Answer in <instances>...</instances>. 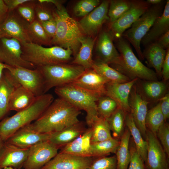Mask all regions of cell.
I'll list each match as a JSON object with an SVG mask.
<instances>
[{"label":"cell","instance_id":"obj_1","mask_svg":"<svg viewBox=\"0 0 169 169\" xmlns=\"http://www.w3.org/2000/svg\"><path fill=\"white\" fill-rule=\"evenodd\" d=\"M80 113L77 108L59 97L54 100L41 115L31 124L37 132L52 134L79 121L78 117Z\"/></svg>","mask_w":169,"mask_h":169},{"label":"cell","instance_id":"obj_2","mask_svg":"<svg viewBox=\"0 0 169 169\" xmlns=\"http://www.w3.org/2000/svg\"><path fill=\"white\" fill-rule=\"evenodd\" d=\"M54 100L53 95L44 94L37 97L29 106L0 121V136L5 142L21 128L37 120Z\"/></svg>","mask_w":169,"mask_h":169},{"label":"cell","instance_id":"obj_3","mask_svg":"<svg viewBox=\"0 0 169 169\" xmlns=\"http://www.w3.org/2000/svg\"><path fill=\"white\" fill-rule=\"evenodd\" d=\"M53 15L56 23V30L51 44L70 49L75 57L80 46V40L83 37L78 23L69 16L62 5L53 12Z\"/></svg>","mask_w":169,"mask_h":169},{"label":"cell","instance_id":"obj_4","mask_svg":"<svg viewBox=\"0 0 169 169\" xmlns=\"http://www.w3.org/2000/svg\"><path fill=\"white\" fill-rule=\"evenodd\" d=\"M115 40L120 58L117 64L111 65L112 68L131 80L137 78L146 81H158L156 72L137 58L127 41L122 37Z\"/></svg>","mask_w":169,"mask_h":169},{"label":"cell","instance_id":"obj_5","mask_svg":"<svg viewBox=\"0 0 169 169\" xmlns=\"http://www.w3.org/2000/svg\"><path fill=\"white\" fill-rule=\"evenodd\" d=\"M20 43L22 58L36 68L66 63L71 59L73 54L70 49H65L57 46L45 47L32 42Z\"/></svg>","mask_w":169,"mask_h":169},{"label":"cell","instance_id":"obj_6","mask_svg":"<svg viewBox=\"0 0 169 169\" xmlns=\"http://www.w3.org/2000/svg\"><path fill=\"white\" fill-rule=\"evenodd\" d=\"M55 92L63 99L86 113V122L89 127L98 116L97 103L101 96L76 87L71 84L55 88Z\"/></svg>","mask_w":169,"mask_h":169},{"label":"cell","instance_id":"obj_7","mask_svg":"<svg viewBox=\"0 0 169 169\" xmlns=\"http://www.w3.org/2000/svg\"><path fill=\"white\" fill-rule=\"evenodd\" d=\"M163 1L159 4L151 5L122 34V37L133 46L141 60H144L141 48V41L149 31L155 21L162 14L164 9Z\"/></svg>","mask_w":169,"mask_h":169},{"label":"cell","instance_id":"obj_8","mask_svg":"<svg viewBox=\"0 0 169 169\" xmlns=\"http://www.w3.org/2000/svg\"><path fill=\"white\" fill-rule=\"evenodd\" d=\"M38 68L44 81V94L54 87L72 83L84 71L82 66L66 63L43 66Z\"/></svg>","mask_w":169,"mask_h":169},{"label":"cell","instance_id":"obj_9","mask_svg":"<svg viewBox=\"0 0 169 169\" xmlns=\"http://www.w3.org/2000/svg\"><path fill=\"white\" fill-rule=\"evenodd\" d=\"M5 65L7 69L18 84L32 92L36 97L44 94V81L38 68L31 69Z\"/></svg>","mask_w":169,"mask_h":169},{"label":"cell","instance_id":"obj_10","mask_svg":"<svg viewBox=\"0 0 169 169\" xmlns=\"http://www.w3.org/2000/svg\"><path fill=\"white\" fill-rule=\"evenodd\" d=\"M20 43L14 38H0V62L13 67H22L34 69L37 68L22 58Z\"/></svg>","mask_w":169,"mask_h":169},{"label":"cell","instance_id":"obj_11","mask_svg":"<svg viewBox=\"0 0 169 169\" xmlns=\"http://www.w3.org/2000/svg\"><path fill=\"white\" fill-rule=\"evenodd\" d=\"M14 11L9 12L0 23V38H14L20 43L31 42L28 31L29 23Z\"/></svg>","mask_w":169,"mask_h":169},{"label":"cell","instance_id":"obj_12","mask_svg":"<svg viewBox=\"0 0 169 169\" xmlns=\"http://www.w3.org/2000/svg\"><path fill=\"white\" fill-rule=\"evenodd\" d=\"M58 149L49 140L35 144L29 148L23 167L24 169H41L58 153Z\"/></svg>","mask_w":169,"mask_h":169},{"label":"cell","instance_id":"obj_13","mask_svg":"<svg viewBox=\"0 0 169 169\" xmlns=\"http://www.w3.org/2000/svg\"><path fill=\"white\" fill-rule=\"evenodd\" d=\"M151 5L144 0H132L129 9L119 19L110 25V29L112 33L114 39L122 37L123 33Z\"/></svg>","mask_w":169,"mask_h":169},{"label":"cell","instance_id":"obj_14","mask_svg":"<svg viewBox=\"0 0 169 169\" xmlns=\"http://www.w3.org/2000/svg\"><path fill=\"white\" fill-rule=\"evenodd\" d=\"M110 1L104 0L78 23L84 32L89 35H95L109 18L108 15Z\"/></svg>","mask_w":169,"mask_h":169},{"label":"cell","instance_id":"obj_15","mask_svg":"<svg viewBox=\"0 0 169 169\" xmlns=\"http://www.w3.org/2000/svg\"><path fill=\"white\" fill-rule=\"evenodd\" d=\"M147 149L146 162L148 169H169L166 154L156 135L147 130Z\"/></svg>","mask_w":169,"mask_h":169},{"label":"cell","instance_id":"obj_16","mask_svg":"<svg viewBox=\"0 0 169 169\" xmlns=\"http://www.w3.org/2000/svg\"><path fill=\"white\" fill-rule=\"evenodd\" d=\"M114 36L110 29L101 31L98 38L96 51L97 60L111 65L117 64L120 55L113 43Z\"/></svg>","mask_w":169,"mask_h":169},{"label":"cell","instance_id":"obj_17","mask_svg":"<svg viewBox=\"0 0 169 169\" xmlns=\"http://www.w3.org/2000/svg\"><path fill=\"white\" fill-rule=\"evenodd\" d=\"M130 113L144 139H146L147 128L145 119L148 111V101L144 99L138 92L135 85L131 90L129 99Z\"/></svg>","mask_w":169,"mask_h":169},{"label":"cell","instance_id":"obj_18","mask_svg":"<svg viewBox=\"0 0 169 169\" xmlns=\"http://www.w3.org/2000/svg\"><path fill=\"white\" fill-rule=\"evenodd\" d=\"M93 157L59 152L41 169H85L93 161Z\"/></svg>","mask_w":169,"mask_h":169},{"label":"cell","instance_id":"obj_19","mask_svg":"<svg viewBox=\"0 0 169 169\" xmlns=\"http://www.w3.org/2000/svg\"><path fill=\"white\" fill-rule=\"evenodd\" d=\"M51 134L37 132L31 123L18 130L5 142L21 148H29L40 142L49 140Z\"/></svg>","mask_w":169,"mask_h":169},{"label":"cell","instance_id":"obj_20","mask_svg":"<svg viewBox=\"0 0 169 169\" xmlns=\"http://www.w3.org/2000/svg\"><path fill=\"white\" fill-rule=\"evenodd\" d=\"M138 80L137 78H136L121 83L108 82L105 85V95L114 100L118 107L122 109L125 113H130L129 95L132 88Z\"/></svg>","mask_w":169,"mask_h":169},{"label":"cell","instance_id":"obj_21","mask_svg":"<svg viewBox=\"0 0 169 169\" xmlns=\"http://www.w3.org/2000/svg\"><path fill=\"white\" fill-rule=\"evenodd\" d=\"M106 79L92 68L85 69L83 73L72 83L74 86L100 96L105 95Z\"/></svg>","mask_w":169,"mask_h":169},{"label":"cell","instance_id":"obj_22","mask_svg":"<svg viewBox=\"0 0 169 169\" xmlns=\"http://www.w3.org/2000/svg\"><path fill=\"white\" fill-rule=\"evenodd\" d=\"M29 151V148H21L4 142L0 153V169L8 166L20 169L26 160Z\"/></svg>","mask_w":169,"mask_h":169},{"label":"cell","instance_id":"obj_23","mask_svg":"<svg viewBox=\"0 0 169 169\" xmlns=\"http://www.w3.org/2000/svg\"><path fill=\"white\" fill-rule=\"evenodd\" d=\"M6 70L0 80V121L9 111V104L11 95L15 89L20 85Z\"/></svg>","mask_w":169,"mask_h":169},{"label":"cell","instance_id":"obj_24","mask_svg":"<svg viewBox=\"0 0 169 169\" xmlns=\"http://www.w3.org/2000/svg\"><path fill=\"white\" fill-rule=\"evenodd\" d=\"M169 30V0H167L162 14L154 22L150 29L142 39L144 47L154 42Z\"/></svg>","mask_w":169,"mask_h":169},{"label":"cell","instance_id":"obj_25","mask_svg":"<svg viewBox=\"0 0 169 169\" xmlns=\"http://www.w3.org/2000/svg\"><path fill=\"white\" fill-rule=\"evenodd\" d=\"M91 136V129L89 127L81 135L64 146L60 152L77 156L91 157L90 153Z\"/></svg>","mask_w":169,"mask_h":169},{"label":"cell","instance_id":"obj_26","mask_svg":"<svg viewBox=\"0 0 169 169\" xmlns=\"http://www.w3.org/2000/svg\"><path fill=\"white\" fill-rule=\"evenodd\" d=\"M86 130L84 125L79 121L60 131L51 134L49 141L59 148L74 140Z\"/></svg>","mask_w":169,"mask_h":169},{"label":"cell","instance_id":"obj_27","mask_svg":"<svg viewBox=\"0 0 169 169\" xmlns=\"http://www.w3.org/2000/svg\"><path fill=\"white\" fill-rule=\"evenodd\" d=\"M145 47L142 52L144 59H146L150 67L154 69L157 76H161L162 68L166 49L162 48L156 42L151 43Z\"/></svg>","mask_w":169,"mask_h":169},{"label":"cell","instance_id":"obj_28","mask_svg":"<svg viewBox=\"0 0 169 169\" xmlns=\"http://www.w3.org/2000/svg\"><path fill=\"white\" fill-rule=\"evenodd\" d=\"M95 40L89 37H83L80 40V46L78 53L71 64L81 66L85 69L92 68L94 60L92 52Z\"/></svg>","mask_w":169,"mask_h":169},{"label":"cell","instance_id":"obj_29","mask_svg":"<svg viewBox=\"0 0 169 169\" xmlns=\"http://www.w3.org/2000/svg\"><path fill=\"white\" fill-rule=\"evenodd\" d=\"M36 97L30 91L20 85L13 91L9 104V111L17 112L30 105L35 100Z\"/></svg>","mask_w":169,"mask_h":169},{"label":"cell","instance_id":"obj_30","mask_svg":"<svg viewBox=\"0 0 169 169\" xmlns=\"http://www.w3.org/2000/svg\"><path fill=\"white\" fill-rule=\"evenodd\" d=\"M131 134L127 128L120 137L115 151L117 161L116 169H127L130 160L129 144Z\"/></svg>","mask_w":169,"mask_h":169},{"label":"cell","instance_id":"obj_31","mask_svg":"<svg viewBox=\"0 0 169 169\" xmlns=\"http://www.w3.org/2000/svg\"><path fill=\"white\" fill-rule=\"evenodd\" d=\"M125 122L132 136L133 141L136 150L145 162L147 154V142L143 137L130 113L126 114Z\"/></svg>","mask_w":169,"mask_h":169},{"label":"cell","instance_id":"obj_32","mask_svg":"<svg viewBox=\"0 0 169 169\" xmlns=\"http://www.w3.org/2000/svg\"><path fill=\"white\" fill-rule=\"evenodd\" d=\"M92 68L108 82L121 83L131 80L109 65L98 60L94 61Z\"/></svg>","mask_w":169,"mask_h":169},{"label":"cell","instance_id":"obj_33","mask_svg":"<svg viewBox=\"0 0 169 169\" xmlns=\"http://www.w3.org/2000/svg\"><path fill=\"white\" fill-rule=\"evenodd\" d=\"M90 127L91 143L104 141L112 138L107 119L98 116Z\"/></svg>","mask_w":169,"mask_h":169},{"label":"cell","instance_id":"obj_34","mask_svg":"<svg viewBox=\"0 0 169 169\" xmlns=\"http://www.w3.org/2000/svg\"><path fill=\"white\" fill-rule=\"evenodd\" d=\"M119 144L118 139L112 137L103 141L91 143L90 148L92 157H101L111 153H115Z\"/></svg>","mask_w":169,"mask_h":169},{"label":"cell","instance_id":"obj_35","mask_svg":"<svg viewBox=\"0 0 169 169\" xmlns=\"http://www.w3.org/2000/svg\"><path fill=\"white\" fill-rule=\"evenodd\" d=\"M143 94L150 100H159L166 93L167 87L165 83L158 81H146L142 83Z\"/></svg>","mask_w":169,"mask_h":169},{"label":"cell","instance_id":"obj_36","mask_svg":"<svg viewBox=\"0 0 169 169\" xmlns=\"http://www.w3.org/2000/svg\"><path fill=\"white\" fill-rule=\"evenodd\" d=\"M165 122L159 102L148 111L145 119L146 127L155 135L160 126Z\"/></svg>","mask_w":169,"mask_h":169},{"label":"cell","instance_id":"obj_37","mask_svg":"<svg viewBox=\"0 0 169 169\" xmlns=\"http://www.w3.org/2000/svg\"><path fill=\"white\" fill-rule=\"evenodd\" d=\"M28 33L31 42L42 45L51 44V39L46 34L40 23L35 19L29 23Z\"/></svg>","mask_w":169,"mask_h":169},{"label":"cell","instance_id":"obj_38","mask_svg":"<svg viewBox=\"0 0 169 169\" xmlns=\"http://www.w3.org/2000/svg\"><path fill=\"white\" fill-rule=\"evenodd\" d=\"M126 114L122 109L118 107L107 119L113 138L119 140L123 133Z\"/></svg>","mask_w":169,"mask_h":169},{"label":"cell","instance_id":"obj_39","mask_svg":"<svg viewBox=\"0 0 169 169\" xmlns=\"http://www.w3.org/2000/svg\"><path fill=\"white\" fill-rule=\"evenodd\" d=\"M132 0H112L110 1L108 15L110 24L117 20L130 8Z\"/></svg>","mask_w":169,"mask_h":169},{"label":"cell","instance_id":"obj_40","mask_svg":"<svg viewBox=\"0 0 169 169\" xmlns=\"http://www.w3.org/2000/svg\"><path fill=\"white\" fill-rule=\"evenodd\" d=\"M99 116L108 119L118 108L116 101L106 95L101 96L97 103Z\"/></svg>","mask_w":169,"mask_h":169},{"label":"cell","instance_id":"obj_41","mask_svg":"<svg viewBox=\"0 0 169 169\" xmlns=\"http://www.w3.org/2000/svg\"><path fill=\"white\" fill-rule=\"evenodd\" d=\"M99 0H82L78 2L74 6L73 11L75 15L78 17H84L99 5Z\"/></svg>","mask_w":169,"mask_h":169},{"label":"cell","instance_id":"obj_42","mask_svg":"<svg viewBox=\"0 0 169 169\" xmlns=\"http://www.w3.org/2000/svg\"><path fill=\"white\" fill-rule=\"evenodd\" d=\"M116 166L115 156H103L94 160L91 165L85 169H116Z\"/></svg>","mask_w":169,"mask_h":169},{"label":"cell","instance_id":"obj_43","mask_svg":"<svg viewBox=\"0 0 169 169\" xmlns=\"http://www.w3.org/2000/svg\"><path fill=\"white\" fill-rule=\"evenodd\" d=\"M34 1L26 3L19 6L17 8L18 14L24 19L30 23L35 19Z\"/></svg>","mask_w":169,"mask_h":169},{"label":"cell","instance_id":"obj_44","mask_svg":"<svg viewBox=\"0 0 169 169\" xmlns=\"http://www.w3.org/2000/svg\"><path fill=\"white\" fill-rule=\"evenodd\" d=\"M129 144L130 160L127 169H146L133 141Z\"/></svg>","mask_w":169,"mask_h":169},{"label":"cell","instance_id":"obj_45","mask_svg":"<svg viewBox=\"0 0 169 169\" xmlns=\"http://www.w3.org/2000/svg\"><path fill=\"white\" fill-rule=\"evenodd\" d=\"M159 138L161 144L166 154L169 156V126L165 122L158 129L156 135Z\"/></svg>","mask_w":169,"mask_h":169},{"label":"cell","instance_id":"obj_46","mask_svg":"<svg viewBox=\"0 0 169 169\" xmlns=\"http://www.w3.org/2000/svg\"><path fill=\"white\" fill-rule=\"evenodd\" d=\"M39 3V2H38ZM35 19L39 22H44L54 19L53 12L44 7L42 4L39 3L36 4L35 8Z\"/></svg>","mask_w":169,"mask_h":169},{"label":"cell","instance_id":"obj_47","mask_svg":"<svg viewBox=\"0 0 169 169\" xmlns=\"http://www.w3.org/2000/svg\"><path fill=\"white\" fill-rule=\"evenodd\" d=\"M40 23L46 34L51 39L54 37L56 30V23L54 19Z\"/></svg>","mask_w":169,"mask_h":169},{"label":"cell","instance_id":"obj_48","mask_svg":"<svg viewBox=\"0 0 169 169\" xmlns=\"http://www.w3.org/2000/svg\"><path fill=\"white\" fill-rule=\"evenodd\" d=\"M159 100L160 103L161 109L165 121L169 117V93H166Z\"/></svg>","mask_w":169,"mask_h":169},{"label":"cell","instance_id":"obj_49","mask_svg":"<svg viewBox=\"0 0 169 169\" xmlns=\"http://www.w3.org/2000/svg\"><path fill=\"white\" fill-rule=\"evenodd\" d=\"M161 76L165 81L169 79V48L166 49V55L162 68Z\"/></svg>","mask_w":169,"mask_h":169},{"label":"cell","instance_id":"obj_50","mask_svg":"<svg viewBox=\"0 0 169 169\" xmlns=\"http://www.w3.org/2000/svg\"><path fill=\"white\" fill-rule=\"evenodd\" d=\"M31 0H4L7 6L9 12L13 11L19 6Z\"/></svg>","mask_w":169,"mask_h":169},{"label":"cell","instance_id":"obj_51","mask_svg":"<svg viewBox=\"0 0 169 169\" xmlns=\"http://www.w3.org/2000/svg\"><path fill=\"white\" fill-rule=\"evenodd\" d=\"M164 49L169 48V30L160 37L155 42Z\"/></svg>","mask_w":169,"mask_h":169},{"label":"cell","instance_id":"obj_52","mask_svg":"<svg viewBox=\"0 0 169 169\" xmlns=\"http://www.w3.org/2000/svg\"><path fill=\"white\" fill-rule=\"evenodd\" d=\"M9 12L8 7L3 0H0V23L6 19Z\"/></svg>","mask_w":169,"mask_h":169},{"label":"cell","instance_id":"obj_53","mask_svg":"<svg viewBox=\"0 0 169 169\" xmlns=\"http://www.w3.org/2000/svg\"><path fill=\"white\" fill-rule=\"evenodd\" d=\"M38 2L40 3H51L54 4L56 7V8H58L62 6L61 1L56 0H39Z\"/></svg>","mask_w":169,"mask_h":169},{"label":"cell","instance_id":"obj_54","mask_svg":"<svg viewBox=\"0 0 169 169\" xmlns=\"http://www.w3.org/2000/svg\"><path fill=\"white\" fill-rule=\"evenodd\" d=\"M146 2L151 5H156L162 2V0H147Z\"/></svg>","mask_w":169,"mask_h":169},{"label":"cell","instance_id":"obj_55","mask_svg":"<svg viewBox=\"0 0 169 169\" xmlns=\"http://www.w3.org/2000/svg\"><path fill=\"white\" fill-rule=\"evenodd\" d=\"M5 69V64L0 62V80L2 78L4 70Z\"/></svg>","mask_w":169,"mask_h":169},{"label":"cell","instance_id":"obj_56","mask_svg":"<svg viewBox=\"0 0 169 169\" xmlns=\"http://www.w3.org/2000/svg\"><path fill=\"white\" fill-rule=\"evenodd\" d=\"M4 141L0 136V153L4 145Z\"/></svg>","mask_w":169,"mask_h":169},{"label":"cell","instance_id":"obj_57","mask_svg":"<svg viewBox=\"0 0 169 169\" xmlns=\"http://www.w3.org/2000/svg\"><path fill=\"white\" fill-rule=\"evenodd\" d=\"M3 169H17L15 168H14V167H13L11 166H8V167H6L4 168Z\"/></svg>","mask_w":169,"mask_h":169}]
</instances>
